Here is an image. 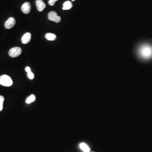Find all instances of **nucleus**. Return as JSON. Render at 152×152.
Here are the masks:
<instances>
[{
	"label": "nucleus",
	"instance_id": "f257e3e1",
	"mask_svg": "<svg viewBox=\"0 0 152 152\" xmlns=\"http://www.w3.org/2000/svg\"><path fill=\"white\" fill-rule=\"evenodd\" d=\"M140 53L142 58H148L152 55V48L148 46H144L141 47Z\"/></svg>",
	"mask_w": 152,
	"mask_h": 152
},
{
	"label": "nucleus",
	"instance_id": "f03ea898",
	"mask_svg": "<svg viewBox=\"0 0 152 152\" xmlns=\"http://www.w3.org/2000/svg\"><path fill=\"white\" fill-rule=\"evenodd\" d=\"M0 84L3 86L9 87L13 84L12 80L8 75H2L0 77Z\"/></svg>",
	"mask_w": 152,
	"mask_h": 152
},
{
	"label": "nucleus",
	"instance_id": "7ed1b4c3",
	"mask_svg": "<svg viewBox=\"0 0 152 152\" xmlns=\"http://www.w3.org/2000/svg\"><path fill=\"white\" fill-rule=\"evenodd\" d=\"M22 52V49L20 47H15L10 49L9 54L11 58H15L20 55Z\"/></svg>",
	"mask_w": 152,
	"mask_h": 152
},
{
	"label": "nucleus",
	"instance_id": "20e7f679",
	"mask_svg": "<svg viewBox=\"0 0 152 152\" xmlns=\"http://www.w3.org/2000/svg\"><path fill=\"white\" fill-rule=\"evenodd\" d=\"M48 17L50 21H54L55 22L58 23L61 20V17L58 16L57 14L55 11H51L48 14Z\"/></svg>",
	"mask_w": 152,
	"mask_h": 152
},
{
	"label": "nucleus",
	"instance_id": "39448f33",
	"mask_svg": "<svg viewBox=\"0 0 152 152\" xmlns=\"http://www.w3.org/2000/svg\"><path fill=\"white\" fill-rule=\"evenodd\" d=\"M16 23V21L13 17H10L5 22V27L6 29H10L15 26Z\"/></svg>",
	"mask_w": 152,
	"mask_h": 152
},
{
	"label": "nucleus",
	"instance_id": "423d86ee",
	"mask_svg": "<svg viewBox=\"0 0 152 152\" xmlns=\"http://www.w3.org/2000/svg\"><path fill=\"white\" fill-rule=\"evenodd\" d=\"M31 4L28 2L25 3L21 7V10L22 12L26 14L29 13L31 11Z\"/></svg>",
	"mask_w": 152,
	"mask_h": 152
},
{
	"label": "nucleus",
	"instance_id": "0eeeda50",
	"mask_svg": "<svg viewBox=\"0 0 152 152\" xmlns=\"http://www.w3.org/2000/svg\"><path fill=\"white\" fill-rule=\"evenodd\" d=\"M36 6L39 11H43L46 7V4L42 0H36Z\"/></svg>",
	"mask_w": 152,
	"mask_h": 152
},
{
	"label": "nucleus",
	"instance_id": "6e6552de",
	"mask_svg": "<svg viewBox=\"0 0 152 152\" xmlns=\"http://www.w3.org/2000/svg\"><path fill=\"white\" fill-rule=\"evenodd\" d=\"M31 35L30 33H26L22 38V42L24 44L29 43L31 40Z\"/></svg>",
	"mask_w": 152,
	"mask_h": 152
},
{
	"label": "nucleus",
	"instance_id": "1a4fd4ad",
	"mask_svg": "<svg viewBox=\"0 0 152 152\" xmlns=\"http://www.w3.org/2000/svg\"><path fill=\"white\" fill-rule=\"evenodd\" d=\"M72 7V4L70 1H67L64 3L63 5V10H69Z\"/></svg>",
	"mask_w": 152,
	"mask_h": 152
},
{
	"label": "nucleus",
	"instance_id": "9d476101",
	"mask_svg": "<svg viewBox=\"0 0 152 152\" xmlns=\"http://www.w3.org/2000/svg\"><path fill=\"white\" fill-rule=\"evenodd\" d=\"M80 147L81 150L84 152H89L90 149L88 146L85 143H82L80 145Z\"/></svg>",
	"mask_w": 152,
	"mask_h": 152
},
{
	"label": "nucleus",
	"instance_id": "9b49d317",
	"mask_svg": "<svg viewBox=\"0 0 152 152\" xmlns=\"http://www.w3.org/2000/svg\"><path fill=\"white\" fill-rule=\"evenodd\" d=\"M45 37L48 40L54 41L56 39V36L53 33H47L45 35Z\"/></svg>",
	"mask_w": 152,
	"mask_h": 152
},
{
	"label": "nucleus",
	"instance_id": "f8f14e48",
	"mask_svg": "<svg viewBox=\"0 0 152 152\" xmlns=\"http://www.w3.org/2000/svg\"><path fill=\"white\" fill-rule=\"evenodd\" d=\"M36 99V97L34 95H31V96H30L29 97L27 98V99L26 100V102L27 104H30V103H32Z\"/></svg>",
	"mask_w": 152,
	"mask_h": 152
},
{
	"label": "nucleus",
	"instance_id": "ddd939ff",
	"mask_svg": "<svg viewBox=\"0 0 152 152\" xmlns=\"http://www.w3.org/2000/svg\"><path fill=\"white\" fill-rule=\"evenodd\" d=\"M4 101V98L2 96H0V111L2 110L3 109V104Z\"/></svg>",
	"mask_w": 152,
	"mask_h": 152
},
{
	"label": "nucleus",
	"instance_id": "4468645a",
	"mask_svg": "<svg viewBox=\"0 0 152 152\" xmlns=\"http://www.w3.org/2000/svg\"><path fill=\"white\" fill-rule=\"evenodd\" d=\"M28 78H29L30 79L32 80V79H33L34 78V74H33L31 71V72H30L28 73Z\"/></svg>",
	"mask_w": 152,
	"mask_h": 152
},
{
	"label": "nucleus",
	"instance_id": "2eb2a0df",
	"mask_svg": "<svg viewBox=\"0 0 152 152\" xmlns=\"http://www.w3.org/2000/svg\"><path fill=\"white\" fill-rule=\"evenodd\" d=\"M58 1V0H49V1L48 2V3H49V4L50 6H54V4H55V3L56 1Z\"/></svg>",
	"mask_w": 152,
	"mask_h": 152
},
{
	"label": "nucleus",
	"instance_id": "dca6fc26",
	"mask_svg": "<svg viewBox=\"0 0 152 152\" xmlns=\"http://www.w3.org/2000/svg\"><path fill=\"white\" fill-rule=\"evenodd\" d=\"M25 70H26V71L27 73L30 72L31 71V68H30V67H28V66H27V67H26V68Z\"/></svg>",
	"mask_w": 152,
	"mask_h": 152
},
{
	"label": "nucleus",
	"instance_id": "f3484780",
	"mask_svg": "<svg viewBox=\"0 0 152 152\" xmlns=\"http://www.w3.org/2000/svg\"><path fill=\"white\" fill-rule=\"evenodd\" d=\"M72 1H75V0H71Z\"/></svg>",
	"mask_w": 152,
	"mask_h": 152
},
{
	"label": "nucleus",
	"instance_id": "a211bd4d",
	"mask_svg": "<svg viewBox=\"0 0 152 152\" xmlns=\"http://www.w3.org/2000/svg\"></svg>",
	"mask_w": 152,
	"mask_h": 152
}]
</instances>
